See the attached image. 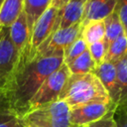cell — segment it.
Segmentation results:
<instances>
[{
  "label": "cell",
  "instance_id": "obj_5",
  "mask_svg": "<svg viewBox=\"0 0 127 127\" xmlns=\"http://www.w3.org/2000/svg\"><path fill=\"white\" fill-rule=\"evenodd\" d=\"M69 75L70 72L66 64H63L57 70H55L46 78L44 83L32 98L28 110L59 100V97Z\"/></svg>",
  "mask_w": 127,
  "mask_h": 127
},
{
  "label": "cell",
  "instance_id": "obj_20",
  "mask_svg": "<svg viewBox=\"0 0 127 127\" xmlns=\"http://www.w3.org/2000/svg\"><path fill=\"white\" fill-rule=\"evenodd\" d=\"M0 127H21L19 117L9 108L4 97H0Z\"/></svg>",
  "mask_w": 127,
  "mask_h": 127
},
{
  "label": "cell",
  "instance_id": "obj_14",
  "mask_svg": "<svg viewBox=\"0 0 127 127\" xmlns=\"http://www.w3.org/2000/svg\"><path fill=\"white\" fill-rule=\"evenodd\" d=\"M52 0H25L23 11L26 15L28 26L30 32L34 27V24L38 18L46 11V9L51 5Z\"/></svg>",
  "mask_w": 127,
  "mask_h": 127
},
{
  "label": "cell",
  "instance_id": "obj_18",
  "mask_svg": "<svg viewBox=\"0 0 127 127\" xmlns=\"http://www.w3.org/2000/svg\"><path fill=\"white\" fill-rule=\"evenodd\" d=\"M127 54V35L124 33L107 46L105 61L116 64Z\"/></svg>",
  "mask_w": 127,
  "mask_h": 127
},
{
  "label": "cell",
  "instance_id": "obj_8",
  "mask_svg": "<svg viewBox=\"0 0 127 127\" xmlns=\"http://www.w3.org/2000/svg\"><path fill=\"white\" fill-rule=\"evenodd\" d=\"M8 29H9V36L11 42L19 55L20 61L18 64H24L27 61L30 38H31V32L24 11L21 12L18 18Z\"/></svg>",
  "mask_w": 127,
  "mask_h": 127
},
{
  "label": "cell",
  "instance_id": "obj_27",
  "mask_svg": "<svg viewBox=\"0 0 127 127\" xmlns=\"http://www.w3.org/2000/svg\"><path fill=\"white\" fill-rule=\"evenodd\" d=\"M3 2H4V0H0V9H1V7H2V4H3Z\"/></svg>",
  "mask_w": 127,
  "mask_h": 127
},
{
  "label": "cell",
  "instance_id": "obj_11",
  "mask_svg": "<svg viewBox=\"0 0 127 127\" xmlns=\"http://www.w3.org/2000/svg\"><path fill=\"white\" fill-rule=\"evenodd\" d=\"M87 0H69L61 10L60 29L68 28L82 22Z\"/></svg>",
  "mask_w": 127,
  "mask_h": 127
},
{
  "label": "cell",
  "instance_id": "obj_22",
  "mask_svg": "<svg viewBox=\"0 0 127 127\" xmlns=\"http://www.w3.org/2000/svg\"><path fill=\"white\" fill-rule=\"evenodd\" d=\"M87 50H88L92 60L96 64V65L102 64L105 61V56H106V52H107V44L104 40L88 45Z\"/></svg>",
  "mask_w": 127,
  "mask_h": 127
},
{
  "label": "cell",
  "instance_id": "obj_17",
  "mask_svg": "<svg viewBox=\"0 0 127 127\" xmlns=\"http://www.w3.org/2000/svg\"><path fill=\"white\" fill-rule=\"evenodd\" d=\"M66 66L70 74H85L93 72L96 67V64L92 60L88 50H86L75 60L66 64Z\"/></svg>",
  "mask_w": 127,
  "mask_h": 127
},
{
  "label": "cell",
  "instance_id": "obj_6",
  "mask_svg": "<svg viewBox=\"0 0 127 127\" xmlns=\"http://www.w3.org/2000/svg\"><path fill=\"white\" fill-rule=\"evenodd\" d=\"M19 61V55L9 36V29L2 28L0 30V97L3 96Z\"/></svg>",
  "mask_w": 127,
  "mask_h": 127
},
{
  "label": "cell",
  "instance_id": "obj_12",
  "mask_svg": "<svg viewBox=\"0 0 127 127\" xmlns=\"http://www.w3.org/2000/svg\"><path fill=\"white\" fill-rule=\"evenodd\" d=\"M117 0H87L82 25L90 22L105 19L111 14L116 5Z\"/></svg>",
  "mask_w": 127,
  "mask_h": 127
},
{
  "label": "cell",
  "instance_id": "obj_9",
  "mask_svg": "<svg viewBox=\"0 0 127 127\" xmlns=\"http://www.w3.org/2000/svg\"><path fill=\"white\" fill-rule=\"evenodd\" d=\"M81 31H82V23H78L68 28L57 30L51 36V38L39 49L36 55L42 53H51L56 51H64L70 44H72L77 38L80 37Z\"/></svg>",
  "mask_w": 127,
  "mask_h": 127
},
{
  "label": "cell",
  "instance_id": "obj_21",
  "mask_svg": "<svg viewBox=\"0 0 127 127\" xmlns=\"http://www.w3.org/2000/svg\"><path fill=\"white\" fill-rule=\"evenodd\" d=\"M87 50V44L85 41L79 37L77 38L72 44H70L64 51V64H68L77 57H79L82 53Z\"/></svg>",
  "mask_w": 127,
  "mask_h": 127
},
{
  "label": "cell",
  "instance_id": "obj_26",
  "mask_svg": "<svg viewBox=\"0 0 127 127\" xmlns=\"http://www.w3.org/2000/svg\"><path fill=\"white\" fill-rule=\"evenodd\" d=\"M69 0H52V3L51 4H53L54 6H56L57 8H59L60 10H62L66 5V3Z\"/></svg>",
  "mask_w": 127,
  "mask_h": 127
},
{
  "label": "cell",
  "instance_id": "obj_25",
  "mask_svg": "<svg viewBox=\"0 0 127 127\" xmlns=\"http://www.w3.org/2000/svg\"><path fill=\"white\" fill-rule=\"evenodd\" d=\"M115 115L117 127H127V107L116 110Z\"/></svg>",
  "mask_w": 127,
  "mask_h": 127
},
{
  "label": "cell",
  "instance_id": "obj_16",
  "mask_svg": "<svg viewBox=\"0 0 127 127\" xmlns=\"http://www.w3.org/2000/svg\"><path fill=\"white\" fill-rule=\"evenodd\" d=\"M105 36V28L103 20L90 21L84 25H82V31L80 37L85 41L88 45L104 40Z\"/></svg>",
  "mask_w": 127,
  "mask_h": 127
},
{
  "label": "cell",
  "instance_id": "obj_2",
  "mask_svg": "<svg viewBox=\"0 0 127 127\" xmlns=\"http://www.w3.org/2000/svg\"><path fill=\"white\" fill-rule=\"evenodd\" d=\"M70 109L93 102H112L94 73L70 74L60 97Z\"/></svg>",
  "mask_w": 127,
  "mask_h": 127
},
{
  "label": "cell",
  "instance_id": "obj_10",
  "mask_svg": "<svg viewBox=\"0 0 127 127\" xmlns=\"http://www.w3.org/2000/svg\"><path fill=\"white\" fill-rule=\"evenodd\" d=\"M92 73H94L98 77L105 90L107 91L110 100L117 109V104L119 100V86L115 64L104 61L102 64L96 65Z\"/></svg>",
  "mask_w": 127,
  "mask_h": 127
},
{
  "label": "cell",
  "instance_id": "obj_1",
  "mask_svg": "<svg viewBox=\"0 0 127 127\" xmlns=\"http://www.w3.org/2000/svg\"><path fill=\"white\" fill-rule=\"evenodd\" d=\"M64 64V51L42 53L17 65L3 94L9 108L20 118L46 78Z\"/></svg>",
  "mask_w": 127,
  "mask_h": 127
},
{
  "label": "cell",
  "instance_id": "obj_28",
  "mask_svg": "<svg viewBox=\"0 0 127 127\" xmlns=\"http://www.w3.org/2000/svg\"><path fill=\"white\" fill-rule=\"evenodd\" d=\"M1 29H2V27H1V26H0V30H1Z\"/></svg>",
  "mask_w": 127,
  "mask_h": 127
},
{
  "label": "cell",
  "instance_id": "obj_13",
  "mask_svg": "<svg viewBox=\"0 0 127 127\" xmlns=\"http://www.w3.org/2000/svg\"><path fill=\"white\" fill-rule=\"evenodd\" d=\"M25 0H4L0 9V26L9 28L23 11Z\"/></svg>",
  "mask_w": 127,
  "mask_h": 127
},
{
  "label": "cell",
  "instance_id": "obj_19",
  "mask_svg": "<svg viewBox=\"0 0 127 127\" xmlns=\"http://www.w3.org/2000/svg\"><path fill=\"white\" fill-rule=\"evenodd\" d=\"M103 22H104V28H105L104 41L106 42L107 46L117 37L125 33L123 25L115 11H113L105 19H103Z\"/></svg>",
  "mask_w": 127,
  "mask_h": 127
},
{
  "label": "cell",
  "instance_id": "obj_15",
  "mask_svg": "<svg viewBox=\"0 0 127 127\" xmlns=\"http://www.w3.org/2000/svg\"><path fill=\"white\" fill-rule=\"evenodd\" d=\"M117 79L119 86V100L117 109L127 107V54L116 64Z\"/></svg>",
  "mask_w": 127,
  "mask_h": 127
},
{
  "label": "cell",
  "instance_id": "obj_3",
  "mask_svg": "<svg viewBox=\"0 0 127 127\" xmlns=\"http://www.w3.org/2000/svg\"><path fill=\"white\" fill-rule=\"evenodd\" d=\"M70 108L62 100L28 110L19 118L21 127H71Z\"/></svg>",
  "mask_w": 127,
  "mask_h": 127
},
{
  "label": "cell",
  "instance_id": "obj_23",
  "mask_svg": "<svg viewBox=\"0 0 127 127\" xmlns=\"http://www.w3.org/2000/svg\"><path fill=\"white\" fill-rule=\"evenodd\" d=\"M115 113H116V110H111L104 117L91 123L87 127H117Z\"/></svg>",
  "mask_w": 127,
  "mask_h": 127
},
{
  "label": "cell",
  "instance_id": "obj_4",
  "mask_svg": "<svg viewBox=\"0 0 127 127\" xmlns=\"http://www.w3.org/2000/svg\"><path fill=\"white\" fill-rule=\"evenodd\" d=\"M61 10L51 4L46 11L38 18L31 32L29 52L27 62L32 61L39 49L51 38V36L60 29Z\"/></svg>",
  "mask_w": 127,
  "mask_h": 127
},
{
  "label": "cell",
  "instance_id": "obj_7",
  "mask_svg": "<svg viewBox=\"0 0 127 127\" xmlns=\"http://www.w3.org/2000/svg\"><path fill=\"white\" fill-rule=\"evenodd\" d=\"M111 110H116L112 102H93L70 109V125L71 127H87Z\"/></svg>",
  "mask_w": 127,
  "mask_h": 127
},
{
  "label": "cell",
  "instance_id": "obj_24",
  "mask_svg": "<svg viewBox=\"0 0 127 127\" xmlns=\"http://www.w3.org/2000/svg\"><path fill=\"white\" fill-rule=\"evenodd\" d=\"M114 11L117 13L123 25L124 32L127 35V0H117Z\"/></svg>",
  "mask_w": 127,
  "mask_h": 127
}]
</instances>
